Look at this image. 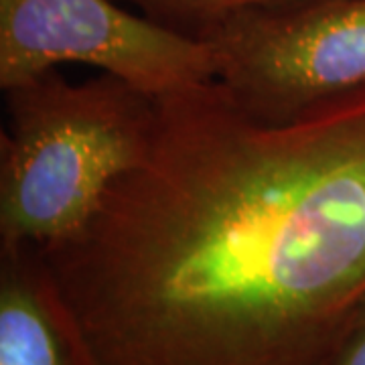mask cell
I'll return each mask as SVG.
<instances>
[{
  "label": "cell",
  "mask_w": 365,
  "mask_h": 365,
  "mask_svg": "<svg viewBox=\"0 0 365 365\" xmlns=\"http://www.w3.org/2000/svg\"><path fill=\"white\" fill-rule=\"evenodd\" d=\"M61 63H86L167 96L215 79L209 43L185 37L118 0H0V88Z\"/></svg>",
  "instance_id": "4"
},
{
  "label": "cell",
  "mask_w": 365,
  "mask_h": 365,
  "mask_svg": "<svg viewBox=\"0 0 365 365\" xmlns=\"http://www.w3.org/2000/svg\"><path fill=\"white\" fill-rule=\"evenodd\" d=\"M335 365H365V297L355 309Z\"/></svg>",
  "instance_id": "7"
},
{
  "label": "cell",
  "mask_w": 365,
  "mask_h": 365,
  "mask_svg": "<svg viewBox=\"0 0 365 365\" xmlns=\"http://www.w3.org/2000/svg\"><path fill=\"white\" fill-rule=\"evenodd\" d=\"M2 91L0 246L47 248L78 234L143 160L157 100L110 73L71 83L57 69Z\"/></svg>",
  "instance_id": "2"
},
{
  "label": "cell",
  "mask_w": 365,
  "mask_h": 365,
  "mask_svg": "<svg viewBox=\"0 0 365 365\" xmlns=\"http://www.w3.org/2000/svg\"><path fill=\"white\" fill-rule=\"evenodd\" d=\"M0 365H88L37 246H0Z\"/></svg>",
  "instance_id": "5"
},
{
  "label": "cell",
  "mask_w": 365,
  "mask_h": 365,
  "mask_svg": "<svg viewBox=\"0 0 365 365\" xmlns=\"http://www.w3.org/2000/svg\"><path fill=\"white\" fill-rule=\"evenodd\" d=\"M140 9V13L158 25L185 37L205 41L213 29L232 16L248 11H270L302 4L309 0H118Z\"/></svg>",
  "instance_id": "6"
},
{
  "label": "cell",
  "mask_w": 365,
  "mask_h": 365,
  "mask_svg": "<svg viewBox=\"0 0 365 365\" xmlns=\"http://www.w3.org/2000/svg\"><path fill=\"white\" fill-rule=\"evenodd\" d=\"M143 160L39 248L88 365H335L365 297V88L288 122L158 96Z\"/></svg>",
  "instance_id": "1"
},
{
  "label": "cell",
  "mask_w": 365,
  "mask_h": 365,
  "mask_svg": "<svg viewBox=\"0 0 365 365\" xmlns=\"http://www.w3.org/2000/svg\"><path fill=\"white\" fill-rule=\"evenodd\" d=\"M215 81L262 122H288L365 88V0L235 14L205 37Z\"/></svg>",
  "instance_id": "3"
}]
</instances>
